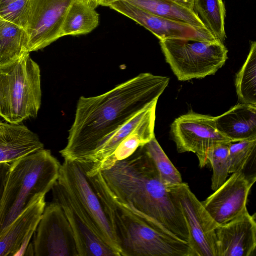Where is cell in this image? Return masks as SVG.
<instances>
[{
	"label": "cell",
	"instance_id": "cell-1",
	"mask_svg": "<svg viewBox=\"0 0 256 256\" xmlns=\"http://www.w3.org/2000/svg\"><path fill=\"white\" fill-rule=\"evenodd\" d=\"M168 76L142 73L96 96H81L60 151L64 160L92 162L106 138L138 113L158 102L169 84Z\"/></svg>",
	"mask_w": 256,
	"mask_h": 256
},
{
	"label": "cell",
	"instance_id": "cell-2",
	"mask_svg": "<svg viewBox=\"0 0 256 256\" xmlns=\"http://www.w3.org/2000/svg\"><path fill=\"white\" fill-rule=\"evenodd\" d=\"M100 172L120 204L158 230L188 242V227L179 202L162 180L144 146Z\"/></svg>",
	"mask_w": 256,
	"mask_h": 256
},
{
	"label": "cell",
	"instance_id": "cell-3",
	"mask_svg": "<svg viewBox=\"0 0 256 256\" xmlns=\"http://www.w3.org/2000/svg\"><path fill=\"white\" fill-rule=\"evenodd\" d=\"M87 174L110 222L122 256H192L188 242L158 230L120 204L100 172Z\"/></svg>",
	"mask_w": 256,
	"mask_h": 256
},
{
	"label": "cell",
	"instance_id": "cell-4",
	"mask_svg": "<svg viewBox=\"0 0 256 256\" xmlns=\"http://www.w3.org/2000/svg\"><path fill=\"white\" fill-rule=\"evenodd\" d=\"M62 164L44 149L0 167V234L40 194H46L58 182Z\"/></svg>",
	"mask_w": 256,
	"mask_h": 256
},
{
	"label": "cell",
	"instance_id": "cell-5",
	"mask_svg": "<svg viewBox=\"0 0 256 256\" xmlns=\"http://www.w3.org/2000/svg\"><path fill=\"white\" fill-rule=\"evenodd\" d=\"M30 54L0 66V114L10 123L36 118L40 108V70Z\"/></svg>",
	"mask_w": 256,
	"mask_h": 256
},
{
	"label": "cell",
	"instance_id": "cell-6",
	"mask_svg": "<svg viewBox=\"0 0 256 256\" xmlns=\"http://www.w3.org/2000/svg\"><path fill=\"white\" fill-rule=\"evenodd\" d=\"M160 44L166 62L180 81L214 75L228 58V50L220 42L172 38L161 40Z\"/></svg>",
	"mask_w": 256,
	"mask_h": 256
},
{
	"label": "cell",
	"instance_id": "cell-7",
	"mask_svg": "<svg viewBox=\"0 0 256 256\" xmlns=\"http://www.w3.org/2000/svg\"><path fill=\"white\" fill-rule=\"evenodd\" d=\"M58 182L76 198L98 228L103 240L122 256L110 222L102 203L86 172L85 162L64 160Z\"/></svg>",
	"mask_w": 256,
	"mask_h": 256
},
{
	"label": "cell",
	"instance_id": "cell-8",
	"mask_svg": "<svg viewBox=\"0 0 256 256\" xmlns=\"http://www.w3.org/2000/svg\"><path fill=\"white\" fill-rule=\"evenodd\" d=\"M178 199L186 220L192 256H218L216 229L219 226L192 192L182 182L168 186Z\"/></svg>",
	"mask_w": 256,
	"mask_h": 256
},
{
	"label": "cell",
	"instance_id": "cell-9",
	"mask_svg": "<svg viewBox=\"0 0 256 256\" xmlns=\"http://www.w3.org/2000/svg\"><path fill=\"white\" fill-rule=\"evenodd\" d=\"M171 134L178 151L195 154L201 168L208 164L206 154L213 146L232 142L218 130L216 117L190 112L176 118L171 126Z\"/></svg>",
	"mask_w": 256,
	"mask_h": 256
},
{
	"label": "cell",
	"instance_id": "cell-10",
	"mask_svg": "<svg viewBox=\"0 0 256 256\" xmlns=\"http://www.w3.org/2000/svg\"><path fill=\"white\" fill-rule=\"evenodd\" d=\"M74 0H28L24 30L30 52L42 50L60 38L66 13Z\"/></svg>",
	"mask_w": 256,
	"mask_h": 256
},
{
	"label": "cell",
	"instance_id": "cell-11",
	"mask_svg": "<svg viewBox=\"0 0 256 256\" xmlns=\"http://www.w3.org/2000/svg\"><path fill=\"white\" fill-rule=\"evenodd\" d=\"M54 201L62 208L74 234L79 256H118L103 240L91 217L76 198L58 181L52 190Z\"/></svg>",
	"mask_w": 256,
	"mask_h": 256
},
{
	"label": "cell",
	"instance_id": "cell-12",
	"mask_svg": "<svg viewBox=\"0 0 256 256\" xmlns=\"http://www.w3.org/2000/svg\"><path fill=\"white\" fill-rule=\"evenodd\" d=\"M33 244L36 256H79L72 226L58 202L46 206Z\"/></svg>",
	"mask_w": 256,
	"mask_h": 256
},
{
	"label": "cell",
	"instance_id": "cell-13",
	"mask_svg": "<svg viewBox=\"0 0 256 256\" xmlns=\"http://www.w3.org/2000/svg\"><path fill=\"white\" fill-rule=\"evenodd\" d=\"M108 7L144 27L160 40L190 38L210 42H221L208 29H198L184 23L156 16L126 0L114 2Z\"/></svg>",
	"mask_w": 256,
	"mask_h": 256
},
{
	"label": "cell",
	"instance_id": "cell-14",
	"mask_svg": "<svg viewBox=\"0 0 256 256\" xmlns=\"http://www.w3.org/2000/svg\"><path fill=\"white\" fill-rule=\"evenodd\" d=\"M252 186L241 172H235L202 202L216 224L224 226L249 213L246 204Z\"/></svg>",
	"mask_w": 256,
	"mask_h": 256
},
{
	"label": "cell",
	"instance_id": "cell-15",
	"mask_svg": "<svg viewBox=\"0 0 256 256\" xmlns=\"http://www.w3.org/2000/svg\"><path fill=\"white\" fill-rule=\"evenodd\" d=\"M46 195L40 194L36 196L0 234V256H26L46 206Z\"/></svg>",
	"mask_w": 256,
	"mask_h": 256
},
{
	"label": "cell",
	"instance_id": "cell-16",
	"mask_svg": "<svg viewBox=\"0 0 256 256\" xmlns=\"http://www.w3.org/2000/svg\"><path fill=\"white\" fill-rule=\"evenodd\" d=\"M44 147L38 136L24 124L0 122V165L10 166Z\"/></svg>",
	"mask_w": 256,
	"mask_h": 256
},
{
	"label": "cell",
	"instance_id": "cell-17",
	"mask_svg": "<svg viewBox=\"0 0 256 256\" xmlns=\"http://www.w3.org/2000/svg\"><path fill=\"white\" fill-rule=\"evenodd\" d=\"M218 256H248L256 249V224L249 213L216 229Z\"/></svg>",
	"mask_w": 256,
	"mask_h": 256
},
{
	"label": "cell",
	"instance_id": "cell-18",
	"mask_svg": "<svg viewBox=\"0 0 256 256\" xmlns=\"http://www.w3.org/2000/svg\"><path fill=\"white\" fill-rule=\"evenodd\" d=\"M218 130L232 142L256 138V106L240 103L216 117Z\"/></svg>",
	"mask_w": 256,
	"mask_h": 256
},
{
	"label": "cell",
	"instance_id": "cell-19",
	"mask_svg": "<svg viewBox=\"0 0 256 256\" xmlns=\"http://www.w3.org/2000/svg\"><path fill=\"white\" fill-rule=\"evenodd\" d=\"M126 0L156 16L184 23L198 29H208L193 9L172 0Z\"/></svg>",
	"mask_w": 256,
	"mask_h": 256
},
{
	"label": "cell",
	"instance_id": "cell-20",
	"mask_svg": "<svg viewBox=\"0 0 256 256\" xmlns=\"http://www.w3.org/2000/svg\"><path fill=\"white\" fill-rule=\"evenodd\" d=\"M98 14L86 0H74L64 18L60 38L90 33L99 24Z\"/></svg>",
	"mask_w": 256,
	"mask_h": 256
},
{
	"label": "cell",
	"instance_id": "cell-21",
	"mask_svg": "<svg viewBox=\"0 0 256 256\" xmlns=\"http://www.w3.org/2000/svg\"><path fill=\"white\" fill-rule=\"evenodd\" d=\"M28 52L24 29L0 18V66L12 62Z\"/></svg>",
	"mask_w": 256,
	"mask_h": 256
},
{
	"label": "cell",
	"instance_id": "cell-22",
	"mask_svg": "<svg viewBox=\"0 0 256 256\" xmlns=\"http://www.w3.org/2000/svg\"><path fill=\"white\" fill-rule=\"evenodd\" d=\"M193 10L213 35L224 44L226 10L222 0H194Z\"/></svg>",
	"mask_w": 256,
	"mask_h": 256
},
{
	"label": "cell",
	"instance_id": "cell-23",
	"mask_svg": "<svg viewBox=\"0 0 256 256\" xmlns=\"http://www.w3.org/2000/svg\"><path fill=\"white\" fill-rule=\"evenodd\" d=\"M236 86L241 103L256 106V42H252L248 58L236 75Z\"/></svg>",
	"mask_w": 256,
	"mask_h": 256
},
{
	"label": "cell",
	"instance_id": "cell-24",
	"mask_svg": "<svg viewBox=\"0 0 256 256\" xmlns=\"http://www.w3.org/2000/svg\"><path fill=\"white\" fill-rule=\"evenodd\" d=\"M144 148L152 159L163 182L169 186L183 182L182 176L154 138Z\"/></svg>",
	"mask_w": 256,
	"mask_h": 256
},
{
	"label": "cell",
	"instance_id": "cell-25",
	"mask_svg": "<svg viewBox=\"0 0 256 256\" xmlns=\"http://www.w3.org/2000/svg\"><path fill=\"white\" fill-rule=\"evenodd\" d=\"M231 142L218 144L210 148L206 154L208 164L212 169V189L216 191L227 180L230 174L229 149Z\"/></svg>",
	"mask_w": 256,
	"mask_h": 256
},
{
	"label": "cell",
	"instance_id": "cell-26",
	"mask_svg": "<svg viewBox=\"0 0 256 256\" xmlns=\"http://www.w3.org/2000/svg\"><path fill=\"white\" fill-rule=\"evenodd\" d=\"M256 142V138L231 142L229 149L230 174L241 172Z\"/></svg>",
	"mask_w": 256,
	"mask_h": 256
},
{
	"label": "cell",
	"instance_id": "cell-27",
	"mask_svg": "<svg viewBox=\"0 0 256 256\" xmlns=\"http://www.w3.org/2000/svg\"><path fill=\"white\" fill-rule=\"evenodd\" d=\"M28 0H18L0 8V18L24 28Z\"/></svg>",
	"mask_w": 256,
	"mask_h": 256
},
{
	"label": "cell",
	"instance_id": "cell-28",
	"mask_svg": "<svg viewBox=\"0 0 256 256\" xmlns=\"http://www.w3.org/2000/svg\"><path fill=\"white\" fill-rule=\"evenodd\" d=\"M241 172L250 184L253 186L256 182V142Z\"/></svg>",
	"mask_w": 256,
	"mask_h": 256
},
{
	"label": "cell",
	"instance_id": "cell-29",
	"mask_svg": "<svg viewBox=\"0 0 256 256\" xmlns=\"http://www.w3.org/2000/svg\"><path fill=\"white\" fill-rule=\"evenodd\" d=\"M119 0H100V6H108L116 2ZM172 1L176 2L178 3H179L181 4L184 5L188 8L193 9V4L194 0H172Z\"/></svg>",
	"mask_w": 256,
	"mask_h": 256
},
{
	"label": "cell",
	"instance_id": "cell-30",
	"mask_svg": "<svg viewBox=\"0 0 256 256\" xmlns=\"http://www.w3.org/2000/svg\"><path fill=\"white\" fill-rule=\"evenodd\" d=\"M93 8L96 9L100 6V0H86Z\"/></svg>",
	"mask_w": 256,
	"mask_h": 256
},
{
	"label": "cell",
	"instance_id": "cell-31",
	"mask_svg": "<svg viewBox=\"0 0 256 256\" xmlns=\"http://www.w3.org/2000/svg\"><path fill=\"white\" fill-rule=\"evenodd\" d=\"M18 0H0V8Z\"/></svg>",
	"mask_w": 256,
	"mask_h": 256
},
{
	"label": "cell",
	"instance_id": "cell-32",
	"mask_svg": "<svg viewBox=\"0 0 256 256\" xmlns=\"http://www.w3.org/2000/svg\"><path fill=\"white\" fill-rule=\"evenodd\" d=\"M252 216L254 221L256 224V212Z\"/></svg>",
	"mask_w": 256,
	"mask_h": 256
}]
</instances>
